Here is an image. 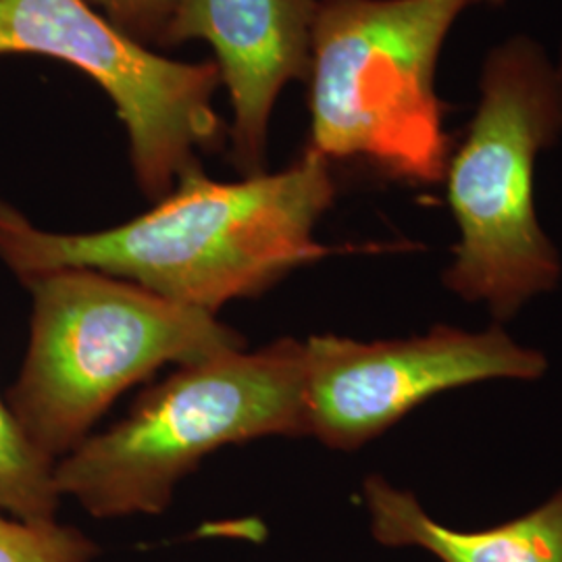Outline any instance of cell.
Wrapping results in <instances>:
<instances>
[{"label":"cell","instance_id":"9","mask_svg":"<svg viewBox=\"0 0 562 562\" xmlns=\"http://www.w3.org/2000/svg\"><path fill=\"white\" fill-rule=\"evenodd\" d=\"M369 529L385 548H417L440 562H562V485L521 517L454 529L434 519L419 498L371 473L362 482Z\"/></svg>","mask_w":562,"mask_h":562},{"label":"cell","instance_id":"13","mask_svg":"<svg viewBox=\"0 0 562 562\" xmlns=\"http://www.w3.org/2000/svg\"><path fill=\"white\" fill-rule=\"evenodd\" d=\"M554 60H557V67H559V71H561L562 76V30L561 38H559V48H557V55H554Z\"/></svg>","mask_w":562,"mask_h":562},{"label":"cell","instance_id":"5","mask_svg":"<svg viewBox=\"0 0 562 562\" xmlns=\"http://www.w3.org/2000/svg\"><path fill=\"white\" fill-rule=\"evenodd\" d=\"M477 0H317L308 148L385 180L436 186L452 153L436 76Z\"/></svg>","mask_w":562,"mask_h":562},{"label":"cell","instance_id":"4","mask_svg":"<svg viewBox=\"0 0 562 562\" xmlns=\"http://www.w3.org/2000/svg\"><path fill=\"white\" fill-rule=\"evenodd\" d=\"M23 288L34 302L30 341L4 398L50 461L76 450L120 394L162 364H194L246 346L213 313L94 269H60Z\"/></svg>","mask_w":562,"mask_h":562},{"label":"cell","instance_id":"2","mask_svg":"<svg viewBox=\"0 0 562 562\" xmlns=\"http://www.w3.org/2000/svg\"><path fill=\"white\" fill-rule=\"evenodd\" d=\"M562 138V76L529 34L494 44L477 76V106L446 165L459 240L443 269L448 292L483 304L494 323L559 288L562 259L536 206V167Z\"/></svg>","mask_w":562,"mask_h":562},{"label":"cell","instance_id":"10","mask_svg":"<svg viewBox=\"0 0 562 562\" xmlns=\"http://www.w3.org/2000/svg\"><path fill=\"white\" fill-rule=\"evenodd\" d=\"M60 503L55 461L27 440L0 396V510L21 521H57Z\"/></svg>","mask_w":562,"mask_h":562},{"label":"cell","instance_id":"12","mask_svg":"<svg viewBox=\"0 0 562 562\" xmlns=\"http://www.w3.org/2000/svg\"><path fill=\"white\" fill-rule=\"evenodd\" d=\"M120 32L144 46L161 48L162 36L176 13L178 0H83Z\"/></svg>","mask_w":562,"mask_h":562},{"label":"cell","instance_id":"3","mask_svg":"<svg viewBox=\"0 0 562 562\" xmlns=\"http://www.w3.org/2000/svg\"><path fill=\"white\" fill-rule=\"evenodd\" d=\"M306 344L281 338L183 364L127 417L55 462L60 498L97 519L161 515L178 483L227 443L308 438Z\"/></svg>","mask_w":562,"mask_h":562},{"label":"cell","instance_id":"6","mask_svg":"<svg viewBox=\"0 0 562 562\" xmlns=\"http://www.w3.org/2000/svg\"><path fill=\"white\" fill-rule=\"evenodd\" d=\"M0 55L50 57L97 81L117 106L136 181L150 201L201 165L196 150H220L229 136L213 109L222 83L215 60L161 57L83 0H0Z\"/></svg>","mask_w":562,"mask_h":562},{"label":"cell","instance_id":"11","mask_svg":"<svg viewBox=\"0 0 562 562\" xmlns=\"http://www.w3.org/2000/svg\"><path fill=\"white\" fill-rule=\"evenodd\" d=\"M101 552L74 525L21 521L0 510V562H94Z\"/></svg>","mask_w":562,"mask_h":562},{"label":"cell","instance_id":"8","mask_svg":"<svg viewBox=\"0 0 562 562\" xmlns=\"http://www.w3.org/2000/svg\"><path fill=\"white\" fill-rule=\"evenodd\" d=\"M317 0H178L161 48L206 41L234 106L232 162L241 178L267 173L273 106L311 74Z\"/></svg>","mask_w":562,"mask_h":562},{"label":"cell","instance_id":"7","mask_svg":"<svg viewBox=\"0 0 562 562\" xmlns=\"http://www.w3.org/2000/svg\"><path fill=\"white\" fill-rule=\"evenodd\" d=\"M306 344L308 438L355 452L434 396L477 383L536 382L542 350L522 346L501 323L483 331L436 325L422 336L361 341L311 336Z\"/></svg>","mask_w":562,"mask_h":562},{"label":"cell","instance_id":"14","mask_svg":"<svg viewBox=\"0 0 562 562\" xmlns=\"http://www.w3.org/2000/svg\"><path fill=\"white\" fill-rule=\"evenodd\" d=\"M480 4H487V7H504L508 0H477Z\"/></svg>","mask_w":562,"mask_h":562},{"label":"cell","instance_id":"1","mask_svg":"<svg viewBox=\"0 0 562 562\" xmlns=\"http://www.w3.org/2000/svg\"><path fill=\"white\" fill-rule=\"evenodd\" d=\"M331 167L308 146L280 173L236 183L211 180L196 165L150 211L92 234L46 232L0 201V261L21 283L94 269L215 315L331 255L315 240L338 194Z\"/></svg>","mask_w":562,"mask_h":562}]
</instances>
